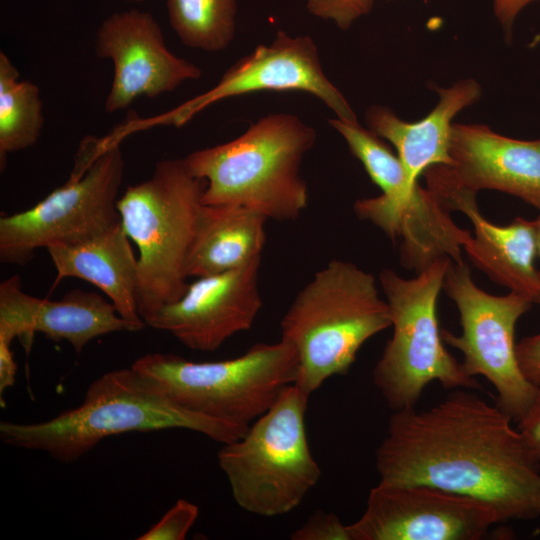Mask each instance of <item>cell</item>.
Instances as JSON below:
<instances>
[{"label":"cell","mask_w":540,"mask_h":540,"mask_svg":"<svg viewBox=\"0 0 540 540\" xmlns=\"http://www.w3.org/2000/svg\"><path fill=\"white\" fill-rule=\"evenodd\" d=\"M188 429L226 444L247 429L186 410L160 386L132 366L109 371L95 379L82 403L50 420L38 423H0L7 445L47 453L70 463L107 437L128 432Z\"/></svg>","instance_id":"obj_2"},{"label":"cell","mask_w":540,"mask_h":540,"mask_svg":"<svg viewBox=\"0 0 540 540\" xmlns=\"http://www.w3.org/2000/svg\"><path fill=\"white\" fill-rule=\"evenodd\" d=\"M392 325L375 277L331 260L298 292L281 320V339L296 351V384L310 396L328 378L346 375L362 345Z\"/></svg>","instance_id":"obj_4"},{"label":"cell","mask_w":540,"mask_h":540,"mask_svg":"<svg viewBox=\"0 0 540 540\" xmlns=\"http://www.w3.org/2000/svg\"><path fill=\"white\" fill-rule=\"evenodd\" d=\"M96 54L113 63L114 74L105 110L128 108L137 98H154L183 82L201 77L200 68L173 54L155 18L130 9L106 18L96 34Z\"/></svg>","instance_id":"obj_14"},{"label":"cell","mask_w":540,"mask_h":540,"mask_svg":"<svg viewBox=\"0 0 540 540\" xmlns=\"http://www.w3.org/2000/svg\"><path fill=\"white\" fill-rule=\"evenodd\" d=\"M132 367L182 408L248 428L296 382L299 361L295 349L281 339L257 343L233 359L193 362L174 354L150 353Z\"/></svg>","instance_id":"obj_7"},{"label":"cell","mask_w":540,"mask_h":540,"mask_svg":"<svg viewBox=\"0 0 540 540\" xmlns=\"http://www.w3.org/2000/svg\"><path fill=\"white\" fill-rule=\"evenodd\" d=\"M266 220L241 206L203 204L186 262L187 277L222 273L261 258Z\"/></svg>","instance_id":"obj_20"},{"label":"cell","mask_w":540,"mask_h":540,"mask_svg":"<svg viewBox=\"0 0 540 540\" xmlns=\"http://www.w3.org/2000/svg\"><path fill=\"white\" fill-rule=\"evenodd\" d=\"M451 261L438 258L412 279L391 269L379 273L393 335L374 367L373 384L393 412L415 408L433 381L446 389L480 388L447 351L439 328L437 300Z\"/></svg>","instance_id":"obj_6"},{"label":"cell","mask_w":540,"mask_h":540,"mask_svg":"<svg viewBox=\"0 0 540 540\" xmlns=\"http://www.w3.org/2000/svg\"><path fill=\"white\" fill-rule=\"evenodd\" d=\"M538 0H494V13L510 36L513 23L524 7Z\"/></svg>","instance_id":"obj_29"},{"label":"cell","mask_w":540,"mask_h":540,"mask_svg":"<svg viewBox=\"0 0 540 540\" xmlns=\"http://www.w3.org/2000/svg\"><path fill=\"white\" fill-rule=\"evenodd\" d=\"M303 91L319 98L337 118L357 121L340 90L325 75L309 36L278 31L269 45H259L235 62L209 91L175 109L167 119L182 125L217 101L258 91Z\"/></svg>","instance_id":"obj_13"},{"label":"cell","mask_w":540,"mask_h":540,"mask_svg":"<svg viewBox=\"0 0 540 540\" xmlns=\"http://www.w3.org/2000/svg\"><path fill=\"white\" fill-rule=\"evenodd\" d=\"M438 198L450 212L459 210L472 222L474 237L463 247L471 262L492 281L537 304L540 281L539 270L534 266L537 256L534 220L516 217L508 225L498 226L482 216L474 194L450 192Z\"/></svg>","instance_id":"obj_17"},{"label":"cell","mask_w":540,"mask_h":540,"mask_svg":"<svg viewBox=\"0 0 540 540\" xmlns=\"http://www.w3.org/2000/svg\"><path fill=\"white\" fill-rule=\"evenodd\" d=\"M20 73L9 57L0 52V161L8 153L33 146L40 137L44 115L36 84L19 80Z\"/></svg>","instance_id":"obj_22"},{"label":"cell","mask_w":540,"mask_h":540,"mask_svg":"<svg viewBox=\"0 0 540 540\" xmlns=\"http://www.w3.org/2000/svg\"><path fill=\"white\" fill-rule=\"evenodd\" d=\"M439 101L424 118L406 122L387 107L367 109L366 124L373 133L396 148L408 183L415 187L418 177L435 165H450L449 139L456 114L479 100L482 90L474 79H464L448 88H436Z\"/></svg>","instance_id":"obj_18"},{"label":"cell","mask_w":540,"mask_h":540,"mask_svg":"<svg viewBox=\"0 0 540 540\" xmlns=\"http://www.w3.org/2000/svg\"><path fill=\"white\" fill-rule=\"evenodd\" d=\"M309 396L287 386L245 434L222 444L218 464L243 510L272 517L296 508L321 470L310 451L305 412Z\"/></svg>","instance_id":"obj_8"},{"label":"cell","mask_w":540,"mask_h":540,"mask_svg":"<svg viewBox=\"0 0 540 540\" xmlns=\"http://www.w3.org/2000/svg\"><path fill=\"white\" fill-rule=\"evenodd\" d=\"M517 429L530 451L540 461V389L532 406L518 422Z\"/></svg>","instance_id":"obj_28"},{"label":"cell","mask_w":540,"mask_h":540,"mask_svg":"<svg viewBox=\"0 0 540 540\" xmlns=\"http://www.w3.org/2000/svg\"><path fill=\"white\" fill-rule=\"evenodd\" d=\"M167 10L171 27L188 47L218 52L234 37L236 0H167Z\"/></svg>","instance_id":"obj_23"},{"label":"cell","mask_w":540,"mask_h":540,"mask_svg":"<svg viewBox=\"0 0 540 540\" xmlns=\"http://www.w3.org/2000/svg\"><path fill=\"white\" fill-rule=\"evenodd\" d=\"M56 269L54 286L64 278H78L99 288L118 314L141 329L138 313V258L121 222L86 240L47 248Z\"/></svg>","instance_id":"obj_19"},{"label":"cell","mask_w":540,"mask_h":540,"mask_svg":"<svg viewBox=\"0 0 540 540\" xmlns=\"http://www.w3.org/2000/svg\"><path fill=\"white\" fill-rule=\"evenodd\" d=\"M316 131L288 113L269 114L239 137L196 150L184 161L206 186L205 205H236L267 219H297L308 204L301 163Z\"/></svg>","instance_id":"obj_3"},{"label":"cell","mask_w":540,"mask_h":540,"mask_svg":"<svg viewBox=\"0 0 540 540\" xmlns=\"http://www.w3.org/2000/svg\"><path fill=\"white\" fill-rule=\"evenodd\" d=\"M329 124L344 138L350 152L361 162L374 184L381 190L378 197L359 199L356 215L376 224L411 200L418 189L409 185L403 165L379 136L363 128L358 121L329 119Z\"/></svg>","instance_id":"obj_21"},{"label":"cell","mask_w":540,"mask_h":540,"mask_svg":"<svg viewBox=\"0 0 540 540\" xmlns=\"http://www.w3.org/2000/svg\"><path fill=\"white\" fill-rule=\"evenodd\" d=\"M126 321L102 295L75 289L61 300L41 299L23 291L18 275L0 284V341L11 344L22 338L26 347L34 333L70 343L76 353L94 338L120 331H139Z\"/></svg>","instance_id":"obj_16"},{"label":"cell","mask_w":540,"mask_h":540,"mask_svg":"<svg viewBox=\"0 0 540 540\" xmlns=\"http://www.w3.org/2000/svg\"><path fill=\"white\" fill-rule=\"evenodd\" d=\"M443 289L457 306L461 324L459 335L441 331L444 343L462 353L470 376H483L493 385L497 405L519 422L540 389L523 375L514 340L516 323L533 302L512 291L503 296L485 292L474 283L464 261H451Z\"/></svg>","instance_id":"obj_10"},{"label":"cell","mask_w":540,"mask_h":540,"mask_svg":"<svg viewBox=\"0 0 540 540\" xmlns=\"http://www.w3.org/2000/svg\"><path fill=\"white\" fill-rule=\"evenodd\" d=\"M124 158L116 136H86L68 180L31 208L0 217V260L24 265L35 250L91 238L121 222Z\"/></svg>","instance_id":"obj_9"},{"label":"cell","mask_w":540,"mask_h":540,"mask_svg":"<svg viewBox=\"0 0 540 540\" xmlns=\"http://www.w3.org/2000/svg\"><path fill=\"white\" fill-rule=\"evenodd\" d=\"M17 364L13 357L11 344L0 342V394L14 385Z\"/></svg>","instance_id":"obj_30"},{"label":"cell","mask_w":540,"mask_h":540,"mask_svg":"<svg viewBox=\"0 0 540 540\" xmlns=\"http://www.w3.org/2000/svg\"><path fill=\"white\" fill-rule=\"evenodd\" d=\"M205 186L183 158L166 159L155 165L149 179L127 187L117 200L123 229L138 249L137 306L144 322L178 300L189 285L186 262Z\"/></svg>","instance_id":"obj_5"},{"label":"cell","mask_w":540,"mask_h":540,"mask_svg":"<svg viewBox=\"0 0 540 540\" xmlns=\"http://www.w3.org/2000/svg\"><path fill=\"white\" fill-rule=\"evenodd\" d=\"M516 355L525 378L540 387V333L525 337L517 343Z\"/></svg>","instance_id":"obj_27"},{"label":"cell","mask_w":540,"mask_h":540,"mask_svg":"<svg viewBox=\"0 0 540 540\" xmlns=\"http://www.w3.org/2000/svg\"><path fill=\"white\" fill-rule=\"evenodd\" d=\"M199 508L185 499L176 503L138 540H183L196 522Z\"/></svg>","instance_id":"obj_24"},{"label":"cell","mask_w":540,"mask_h":540,"mask_svg":"<svg viewBox=\"0 0 540 540\" xmlns=\"http://www.w3.org/2000/svg\"><path fill=\"white\" fill-rule=\"evenodd\" d=\"M449 155L450 165L424 172L427 188L436 195L497 190L540 212V139H514L485 125L453 123Z\"/></svg>","instance_id":"obj_12"},{"label":"cell","mask_w":540,"mask_h":540,"mask_svg":"<svg viewBox=\"0 0 540 540\" xmlns=\"http://www.w3.org/2000/svg\"><path fill=\"white\" fill-rule=\"evenodd\" d=\"M293 540H350L347 525L331 512L316 511L292 534Z\"/></svg>","instance_id":"obj_26"},{"label":"cell","mask_w":540,"mask_h":540,"mask_svg":"<svg viewBox=\"0 0 540 540\" xmlns=\"http://www.w3.org/2000/svg\"><path fill=\"white\" fill-rule=\"evenodd\" d=\"M126 1L141 2V1H143V0H126Z\"/></svg>","instance_id":"obj_32"},{"label":"cell","mask_w":540,"mask_h":540,"mask_svg":"<svg viewBox=\"0 0 540 540\" xmlns=\"http://www.w3.org/2000/svg\"><path fill=\"white\" fill-rule=\"evenodd\" d=\"M261 258L222 273L198 277L175 302L159 308L145 323L167 331L185 347L218 349L250 329L262 307L258 289Z\"/></svg>","instance_id":"obj_15"},{"label":"cell","mask_w":540,"mask_h":540,"mask_svg":"<svg viewBox=\"0 0 540 540\" xmlns=\"http://www.w3.org/2000/svg\"><path fill=\"white\" fill-rule=\"evenodd\" d=\"M373 0H307L313 15L333 21L340 29H348L354 21L370 12Z\"/></svg>","instance_id":"obj_25"},{"label":"cell","mask_w":540,"mask_h":540,"mask_svg":"<svg viewBox=\"0 0 540 540\" xmlns=\"http://www.w3.org/2000/svg\"><path fill=\"white\" fill-rule=\"evenodd\" d=\"M535 228H536V243H537V256L540 257V215L536 220H534ZM539 281H540V270H539ZM540 304V293H539V299L538 303Z\"/></svg>","instance_id":"obj_31"},{"label":"cell","mask_w":540,"mask_h":540,"mask_svg":"<svg viewBox=\"0 0 540 540\" xmlns=\"http://www.w3.org/2000/svg\"><path fill=\"white\" fill-rule=\"evenodd\" d=\"M538 503H539V507H540V488H539V497H538Z\"/></svg>","instance_id":"obj_33"},{"label":"cell","mask_w":540,"mask_h":540,"mask_svg":"<svg viewBox=\"0 0 540 540\" xmlns=\"http://www.w3.org/2000/svg\"><path fill=\"white\" fill-rule=\"evenodd\" d=\"M500 522L489 504L426 485L379 481L350 540H478Z\"/></svg>","instance_id":"obj_11"},{"label":"cell","mask_w":540,"mask_h":540,"mask_svg":"<svg viewBox=\"0 0 540 540\" xmlns=\"http://www.w3.org/2000/svg\"><path fill=\"white\" fill-rule=\"evenodd\" d=\"M511 420L498 405L461 389L425 411H394L376 450L380 481L481 500L500 522L535 518L540 461Z\"/></svg>","instance_id":"obj_1"}]
</instances>
